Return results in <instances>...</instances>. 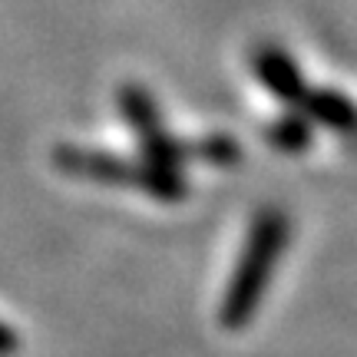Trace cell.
<instances>
[{
	"instance_id": "obj_3",
	"label": "cell",
	"mask_w": 357,
	"mask_h": 357,
	"mask_svg": "<svg viewBox=\"0 0 357 357\" xmlns=\"http://www.w3.org/2000/svg\"><path fill=\"white\" fill-rule=\"evenodd\" d=\"M119 109H123L126 123L132 126V132H136L146 162L182 169V162L192 159L189 142H178L172 132H166L162 116H159V106H155L153 93H149L146 86H139V83H126V86L119 89Z\"/></svg>"
},
{
	"instance_id": "obj_5",
	"label": "cell",
	"mask_w": 357,
	"mask_h": 357,
	"mask_svg": "<svg viewBox=\"0 0 357 357\" xmlns=\"http://www.w3.org/2000/svg\"><path fill=\"white\" fill-rule=\"evenodd\" d=\"M298 109L311 123H321V126H328L344 139H357V102L347 100L344 93H337V89H307L305 100L298 102Z\"/></svg>"
},
{
	"instance_id": "obj_1",
	"label": "cell",
	"mask_w": 357,
	"mask_h": 357,
	"mask_svg": "<svg viewBox=\"0 0 357 357\" xmlns=\"http://www.w3.org/2000/svg\"><path fill=\"white\" fill-rule=\"evenodd\" d=\"M291 238V222L288 215L265 205L248 225L245 248L238 255V265L231 271V281L225 288V298L218 305V324L225 331H242L255 321V311L261 307V298L268 291V281L275 275V265L281 261L284 248Z\"/></svg>"
},
{
	"instance_id": "obj_4",
	"label": "cell",
	"mask_w": 357,
	"mask_h": 357,
	"mask_svg": "<svg viewBox=\"0 0 357 357\" xmlns=\"http://www.w3.org/2000/svg\"><path fill=\"white\" fill-rule=\"evenodd\" d=\"M252 70H255L258 83H261L275 100L288 102L294 109H298V102L305 100V93H307L305 77H301L298 63H294L281 47H275V43L255 47V50H252Z\"/></svg>"
},
{
	"instance_id": "obj_2",
	"label": "cell",
	"mask_w": 357,
	"mask_h": 357,
	"mask_svg": "<svg viewBox=\"0 0 357 357\" xmlns=\"http://www.w3.org/2000/svg\"><path fill=\"white\" fill-rule=\"evenodd\" d=\"M53 166L60 172H70L77 178H93L106 185H123L149 195L155 202H182L189 195V182L182 169L155 166V162H132L123 155L102 153V149H83V146H56L53 149Z\"/></svg>"
},
{
	"instance_id": "obj_7",
	"label": "cell",
	"mask_w": 357,
	"mask_h": 357,
	"mask_svg": "<svg viewBox=\"0 0 357 357\" xmlns=\"http://www.w3.org/2000/svg\"><path fill=\"white\" fill-rule=\"evenodd\" d=\"M192 155H199L202 162H212V166H238L242 149L231 136H208V139L192 146Z\"/></svg>"
},
{
	"instance_id": "obj_6",
	"label": "cell",
	"mask_w": 357,
	"mask_h": 357,
	"mask_svg": "<svg viewBox=\"0 0 357 357\" xmlns=\"http://www.w3.org/2000/svg\"><path fill=\"white\" fill-rule=\"evenodd\" d=\"M265 139L278 149V153H305L307 146L314 142V132H311V119H307L301 109L294 113L278 116L271 126L265 129Z\"/></svg>"
},
{
	"instance_id": "obj_8",
	"label": "cell",
	"mask_w": 357,
	"mask_h": 357,
	"mask_svg": "<svg viewBox=\"0 0 357 357\" xmlns=\"http://www.w3.org/2000/svg\"><path fill=\"white\" fill-rule=\"evenodd\" d=\"M20 351V334L0 321V357H13Z\"/></svg>"
}]
</instances>
